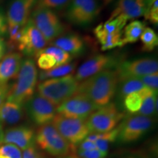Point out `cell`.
Masks as SVG:
<instances>
[{
	"mask_svg": "<svg viewBox=\"0 0 158 158\" xmlns=\"http://www.w3.org/2000/svg\"><path fill=\"white\" fill-rule=\"evenodd\" d=\"M144 29H145V23L138 20H134L129 24L125 26L124 32L122 34V41L124 45L138 41Z\"/></svg>",
	"mask_w": 158,
	"mask_h": 158,
	"instance_id": "603a6c76",
	"label": "cell"
},
{
	"mask_svg": "<svg viewBox=\"0 0 158 158\" xmlns=\"http://www.w3.org/2000/svg\"><path fill=\"white\" fill-rule=\"evenodd\" d=\"M121 86L119 87L118 94L122 98H124L128 94L138 92L147 86L138 78H129L119 81Z\"/></svg>",
	"mask_w": 158,
	"mask_h": 158,
	"instance_id": "d4e9b609",
	"label": "cell"
},
{
	"mask_svg": "<svg viewBox=\"0 0 158 158\" xmlns=\"http://www.w3.org/2000/svg\"><path fill=\"white\" fill-rule=\"evenodd\" d=\"M143 98L139 92L128 94L124 98V106L130 114L138 113L141 107Z\"/></svg>",
	"mask_w": 158,
	"mask_h": 158,
	"instance_id": "f1b7e54d",
	"label": "cell"
},
{
	"mask_svg": "<svg viewBox=\"0 0 158 158\" xmlns=\"http://www.w3.org/2000/svg\"><path fill=\"white\" fill-rule=\"evenodd\" d=\"M116 68L119 81H121L157 73L158 62L154 59L141 58L119 62Z\"/></svg>",
	"mask_w": 158,
	"mask_h": 158,
	"instance_id": "8fae6325",
	"label": "cell"
},
{
	"mask_svg": "<svg viewBox=\"0 0 158 158\" xmlns=\"http://www.w3.org/2000/svg\"><path fill=\"white\" fill-rule=\"evenodd\" d=\"M7 31V23L5 18L0 12V37L5 35Z\"/></svg>",
	"mask_w": 158,
	"mask_h": 158,
	"instance_id": "f35d334b",
	"label": "cell"
},
{
	"mask_svg": "<svg viewBox=\"0 0 158 158\" xmlns=\"http://www.w3.org/2000/svg\"><path fill=\"white\" fill-rule=\"evenodd\" d=\"M5 49H6V45L5 43V41H4L3 38H2L0 37V60L2 59L5 53Z\"/></svg>",
	"mask_w": 158,
	"mask_h": 158,
	"instance_id": "ab89813d",
	"label": "cell"
},
{
	"mask_svg": "<svg viewBox=\"0 0 158 158\" xmlns=\"http://www.w3.org/2000/svg\"><path fill=\"white\" fill-rule=\"evenodd\" d=\"M148 88L151 89L154 92H157L158 89V73L146 75L138 78Z\"/></svg>",
	"mask_w": 158,
	"mask_h": 158,
	"instance_id": "836d02e7",
	"label": "cell"
},
{
	"mask_svg": "<svg viewBox=\"0 0 158 158\" xmlns=\"http://www.w3.org/2000/svg\"><path fill=\"white\" fill-rule=\"evenodd\" d=\"M21 158H50L43 152L37 149L35 145L31 146L27 149L23 150Z\"/></svg>",
	"mask_w": 158,
	"mask_h": 158,
	"instance_id": "d590c367",
	"label": "cell"
},
{
	"mask_svg": "<svg viewBox=\"0 0 158 158\" xmlns=\"http://www.w3.org/2000/svg\"><path fill=\"white\" fill-rule=\"evenodd\" d=\"M142 43V51L149 52L153 51L158 45V37L156 32L149 27H145L140 37Z\"/></svg>",
	"mask_w": 158,
	"mask_h": 158,
	"instance_id": "484cf974",
	"label": "cell"
},
{
	"mask_svg": "<svg viewBox=\"0 0 158 158\" xmlns=\"http://www.w3.org/2000/svg\"><path fill=\"white\" fill-rule=\"evenodd\" d=\"M75 149L78 151H89V150L95 149L97 147L94 142L84 139L78 145L75 146Z\"/></svg>",
	"mask_w": 158,
	"mask_h": 158,
	"instance_id": "8d00e7d4",
	"label": "cell"
},
{
	"mask_svg": "<svg viewBox=\"0 0 158 158\" xmlns=\"http://www.w3.org/2000/svg\"><path fill=\"white\" fill-rule=\"evenodd\" d=\"M153 121L149 116L137 114L126 118L118 126L117 138L122 143H131L141 138L152 126Z\"/></svg>",
	"mask_w": 158,
	"mask_h": 158,
	"instance_id": "9c48e42d",
	"label": "cell"
},
{
	"mask_svg": "<svg viewBox=\"0 0 158 158\" xmlns=\"http://www.w3.org/2000/svg\"><path fill=\"white\" fill-rule=\"evenodd\" d=\"M15 79V82L10 86L6 100L23 106L35 94L38 81V73L32 59L27 58L22 61Z\"/></svg>",
	"mask_w": 158,
	"mask_h": 158,
	"instance_id": "7a4b0ae2",
	"label": "cell"
},
{
	"mask_svg": "<svg viewBox=\"0 0 158 158\" xmlns=\"http://www.w3.org/2000/svg\"><path fill=\"white\" fill-rule=\"evenodd\" d=\"M94 34L98 42L101 45L102 51H107L110 49L122 47L124 45L122 41V31L112 34H108L102 30L100 24L94 29Z\"/></svg>",
	"mask_w": 158,
	"mask_h": 158,
	"instance_id": "44dd1931",
	"label": "cell"
},
{
	"mask_svg": "<svg viewBox=\"0 0 158 158\" xmlns=\"http://www.w3.org/2000/svg\"><path fill=\"white\" fill-rule=\"evenodd\" d=\"M78 85L79 82L72 74L46 79L37 85V94L58 106L76 93Z\"/></svg>",
	"mask_w": 158,
	"mask_h": 158,
	"instance_id": "3957f363",
	"label": "cell"
},
{
	"mask_svg": "<svg viewBox=\"0 0 158 158\" xmlns=\"http://www.w3.org/2000/svg\"><path fill=\"white\" fill-rule=\"evenodd\" d=\"M71 0H37L34 7L61 10L68 7Z\"/></svg>",
	"mask_w": 158,
	"mask_h": 158,
	"instance_id": "f546056e",
	"label": "cell"
},
{
	"mask_svg": "<svg viewBox=\"0 0 158 158\" xmlns=\"http://www.w3.org/2000/svg\"><path fill=\"white\" fill-rule=\"evenodd\" d=\"M76 63H68V64L61 65V66L55 67L48 70H43L40 73L38 78L40 81L46 80V79L59 78L68 76L72 73L76 68Z\"/></svg>",
	"mask_w": 158,
	"mask_h": 158,
	"instance_id": "cb8c5ba5",
	"label": "cell"
},
{
	"mask_svg": "<svg viewBox=\"0 0 158 158\" xmlns=\"http://www.w3.org/2000/svg\"><path fill=\"white\" fill-rule=\"evenodd\" d=\"M127 158H139L138 157H134V156H130V157H128Z\"/></svg>",
	"mask_w": 158,
	"mask_h": 158,
	"instance_id": "ee69618b",
	"label": "cell"
},
{
	"mask_svg": "<svg viewBox=\"0 0 158 158\" xmlns=\"http://www.w3.org/2000/svg\"><path fill=\"white\" fill-rule=\"evenodd\" d=\"M23 116V106L5 100L0 106V124H17Z\"/></svg>",
	"mask_w": 158,
	"mask_h": 158,
	"instance_id": "ffe728a7",
	"label": "cell"
},
{
	"mask_svg": "<svg viewBox=\"0 0 158 158\" xmlns=\"http://www.w3.org/2000/svg\"><path fill=\"white\" fill-rule=\"evenodd\" d=\"M3 135H4L3 126H2V124H0V145H1V144H2Z\"/></svg>",
	"mask_w": 158,
	"mask_h": 158,
	"instance_id": "60d3db41",
	"label": "cell"
},
{
	"mask_svg": "<svg viewBox=\"0 0 158 158\" xmlns=\"http://www.w3.org/2000/svg\"><path fill=\"white\" fill-rule=\"evenodd\" d=\"M35 132L26 126L12 127L4 131L2 144H12L21 150H25L35 143Z\"/></svg>",
	"mask_w": 158,
	"mask_h": 158,
	"instance_id": "2e32d148",
	"label": "cell"
},
{
	"mask_svg": "<svg viewBox=\"0 0 158 158\" xmlns=\"http://www.w3.org/2000/svg\"><path fill=\"white\" fill-rule=\"evenodd\" d=\"M51 44L66 51L72 56L82 54L84 51V40L81 37L75 34L62 35L53 40Z\"/></svg>",
	"mask_w": 158,
	"mask_h": 158,
	"instance_id": "d6986e66",
	"label": "cell"
},
{
	"mask_svg": "<svg viewBox=\"0 0 158 158\" xmlns=\"http://www.w3.org/2000/svg\"><path fill=\"white\" fill-rule=\"evenodd\" d=\"M25 103L29 116L37 125L51 123L56 114V106L37 93Z\"/></svg>",
	"mask_w": 158,
	"mask_h": 158,
	"instance_id": "7c38bea8",
	"label": "cell"
},
{
	"mask_svg": "<svg viewBox=\"0 0 158 158\" xmlns=\"http://www.w3.org/2000/svg\"><path fill=\"white\" fill-rule=\"evenodd\" d=\"M114 0H102V3L104 5H107L108 4H110L111 2H113Z\"/></svg>",
	"mask_w": 158,
	"mask_h": 158,
	"instance_id": "7bdbcfd3",
	"label": "cell"
},
{
	"mask_svg": "<svg viewBox=\"0 0 158 158\" xmlns=\"http://www.w3.org/2000/svg\"><path fill=\"white\" fill-rule=\"evenodd\" d=\"M73 152L76 154L78 158H106L107 156V154L102 152L98 149L89 151H78L75 149V146Z\"/></svg>",
	"mask_w": 158,
	"mask_h": 158,
	"instance_id": "e575fe53",
	"label": "cell"
},
{
	"mask_svg": "<svg viewBox=\"0 0 158 158\" xmlns=\"http://www.w3.org/2000/svg\"><path fill=\"white\" fill-rule=\"evenodd\" d=\"M35 141L40 149L53 157H64L73 152L74 146L67 141L51 123L40 126Z\"/></svg>",
	"mask_w": 158,
	"mask_h": 158,
	"instance_id": "277c9868",
	"label": "cell"
},
{
	"mask_svg": "<svg viewBox=\"0 0 158 158\" xmlns=\"http://www.w3.org/2000/svg\"><path fill=\"white\" fill-rule=\"evenodd\" d=\"M30 19L47 43L52 42L64 34L66 27L53 10L34 7Z\"/></svg>",
	"mask_w": 158,
	"mask_h": 158,
	"instance_id": "5b68a950",
	"label": "cell"
},
{
	"mask_svg": "<svg viewBox=\"0 0 158 158\" xmlns=\"http://www.w3.org/2000/svg\"><path fill=\"white\" fill-rule=\"evenodd\" d=\"M146 0H118L108 20L122 15L127 20L138 19L143 15Z\"/></svg>",
	"mask_w": 158,
	"mask_h": 158,
	"instance_id": "e0dca14e",
	"label": "cell"
},
{
	"mask_svg": "<svg viewBox=\"0 0 158 158\" xmlns=\"http://www.w3.org/2000/svg\"><path fill=\"white\" fill-rule=\"evenodd\" d=\"M22 61V55L19 52H10L2 57L0 60V85L7 84L16 78Z\"/></svg>",
	"mask_w": 158,
	"mask_h": 158,
	"instance_id": "ac0fdd59",
	"label": "cell"
},
{
	"mask_svg": "<svg viewBox=\"0 0 158 158\" xmlns=\"http://www.w3.org/2000/svg\"><path fill=\"white\" fill-rule=\"evenodd\" d=\"M99 107L81 94L76 93L56 107V112L65 117L86 119Z\"/></svg>",
	"mask_w": 158,
	"mask_h": 158,
	"instance_id": "30bf717a",
	"label": "cell"
},
{
	"mask_svg": "<svg viewBox=\"0 0 158 158\" xmlns=\"http://www.w3.org/2000/svg\"><path fill=\"white\" fill-rule=\"evenodd\" d=\"M37 64L42 70H48L54 68L56 65V60L51 55L46 53H39L35 56Z\"/></svg>",
	"mask_w": 158,
	"mask_h": 158,
	"instance_id": "1f68e13d",
	"label": "cell"
},
{
	"mask_svg": "<svg viewBox=\"0 0 158 158\" xmlns=\"http://www.w3.org/2000/svg\"><path fill=\"white\" fill-rule=\"evenodd\" d=\"M67 8V19L70 23L79 26L89 24L100 10L98 0H71Z\"/></svg>",
	"mask_w": 158,
	"mask_h": 158,
	"instance_id": "ba28073f",
	"label": "cell"
},
{
	"mask_svg": "<svg viewBox=\"0 0 158 158\" xmlns=\"http://www.w3.org/2000/svg\"><path fill=\"white\" fill-rule=\"evenodd\" d=\"M9 88L10 85L8 84L0 85V106H1V105L5 101L6 99H7Z\"/></svg>",
	"mask_w": 158,
	"mask_h": 158,
	"instance_id": "74e56055",
	"label": "cell"
},
{
	"mask_svg": "<svg viewBox=\"0 0 158 158\" xmlns=\"http://www.w3.org/2000/svg\"><path fill=\"white\" fill-rule=\"evenodd\" d=\"M22 152L12 144H5L0 148V158H21Z\"/></svg>",
	"mask_w": 158,
	"mask_h": 158,
	"instance_id": "d6a6232c",
	"label": "cell"
},
{
	"mask_svg": "<svg viewBox=\"0 0 158 158\" xmlns=\"http://www.w3.org/2000/svg\"><path fill=\"white\" fill-rule=\"evenodd\" d=\"M39 53H46V54L51 55L56 60V65H55V67L68 64L73 59V56L70 54L55 46H51L48 47V48H43Z\"/></svg>",
	"mask_w": 158,
	"mask_h": 158,
	"instance_id": "4316f807",
	"label": "cell"
},
{
	"mask_svg": "<svg viewBox=\"0 0 158 158\" xmlns=\"http://www.w3.org/2000/svg\"><path fill=\"white\" fill-rule=\"evenodd\" d=\"M46 40L29 19L23 26V32L17 44L20 52L28 56H36L47 45Z\"/></svg>",
	"mask_w": 158,
	"mask_h": 158,
	"instance_id": "4fadbf2b",
	"label": "cell"
},
{
	"mask_svg": "<svg viewBox=\"0 0 158 158\" xmlns=\"http://www.w3.org/2000/svg\"><path fill=\"white\" fill-rule=\"evenodd\" d=\"M118 63L115 57L110 55H95L85 61L79 67L74 76L75 78L80 83L102 71L112 69L114 67L116 68Z\"/></svg>",
	"mask_w": 158,
	"mask_h": 158,
	"instance_id": "5bb4252c",
	"label": "cell"
},
{
	"mask_svg": "<svg viewBox=\"0 0 158 158\" xmlns=\"http://www.w3.org/2000/svg\"><path fill=\"white\" fill-rule=\"evenodd\" d=\"M37 0H13L7 12V26L23 27L29 19Z\"/></svg>",
	"mask_w": 158,
	"mask_h": 158,
	"instance_id": "9a60e30c",
	"label": "cell"
},
{
	"mask_svg": "<svg viewBox=\"0 0 158 158\" xmlns=\"http://www.w3.org/2000/svg\"><path fill=\"white\" fill-rule=\"evenodd\" d=\"M124 116L116 105L110 102L93 112L86 122L90 133H107L116 127Z\"/></svg>",
	"mask_w": 158,
	"mask_h": 158,
	"instance_id": "8992f818",
	"label": "cell"
},
{
	"mask_svg": "<svg viewBox=\"0 0 158 158\" xmlns=\"http://www.w3.org/2000/svg\"><path fill=\"white\" fill-rule=\"evenodd\" d=\"M119 84L116 70L108 69L79 83L76 93L86 97L99 108L110 103Z\"/></svg>",
	"mask_w": 158,
	"mask_h": 158,
	"instance_id": "6da1fadb",
	"label": "cell"
},
{
	"mask_svg": "<svg viewBox=\"0 0 158 158\" xmlns=\"http://www.w3.org/2000/svg\"><path fill=\"white\" fill-rule=\"evenodd\" d=\"M56 158H78L77 157L75 153H71L70 155H68L66 156H64V157H56Z\"/></svg>",
	"mask_w": 158,
	"mask_h": 158,
	"instance_id": "b9f144b4",
	"label": "cell"
},
{
	"mask_svg": "<svg viewBox=\"0 0 158 158\" xmlns=\"http://www.w3.org/2000/svg\"><path fill=\"white\" fill-rule=\"evenodd\" d=\"M127 22V20L122 15H118L113 19L108 20L106 23H100V26L104 32L112 34L122 31V29L124 28Z\"/></svg>",
	"mask_w": 158,
	"mask_h": 158,
	"instance_id": "83f0119b",
	"label": "cell"
},
{
	"mask_svg": "<svg viewBox=\"0 0 158 158\" xmlns=\"http://www.w3.org/2000/svg\"><path fill=\"white\" fill-rule=\"evenodd\" d=\"M51 124L73 146H77L90 134L86 119L65 117L56 114Z\"/></svg>",
	"mask_w": 158,
	"mask_h": 158,
	"instance_id": "52a82bcc",
	"label": "cell"
},
{
	"mask_svg": "<svg viewBox=\"0 0 158 158\" xmlns=\"http://www.w3.org/2000/svg\"><path fill=\"white\" fill-rule=\"evenodd\" d=\"M2 2V0H0V3H1Z\"/></svg>",
	"mask_w": 158,
	"mask_h": 158,
	"instance_id": "f6af8a7d",
	"label": "cell"
},
{
	"mask_svg": "<svg viewBox=\"0 0 158 158\" xmlns=\"http://www.w3.org/2000/svg\"><path fill=\"white\" fill-rule=\"evenodd\" d=\"M143 16L153 24L158 23V0H146Z\"/></svg>",
	"mask_w": 158,
	"mask_h": 158,
	"instance_id": "4dcf8cb0",
	"label": "cell"
},
{
	"mask_svg": "<svg viewBox=\"0 0 158 158\" xmlns=\"http://www.w3.org/2000/svg\"><path fill=\"white\" fill-rule=\"evenodd\" d=\"M141 94L143 101L141 107L138 110V114L142 116H149L155 114L157 106V92H154L151 89L145 87L138 92Z\"/></svg>",
	"mask_w": 158,
	"mask_h": 158,
	"instance_id": "7402d4cb",
	"label": "cell"
}]
</instances>
